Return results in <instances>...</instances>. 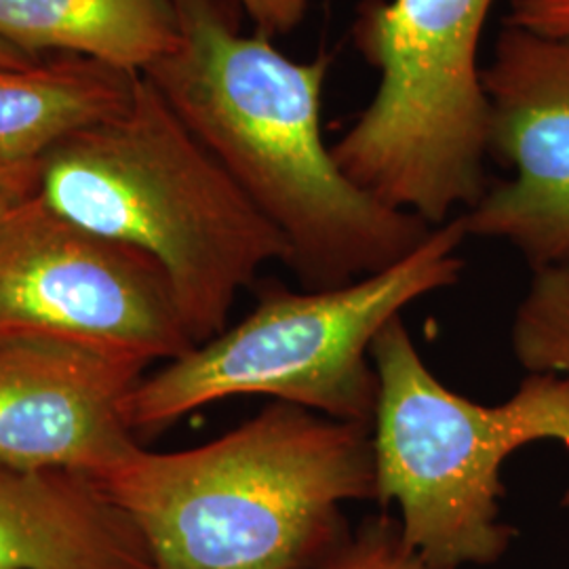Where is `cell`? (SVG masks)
<instances>
[{
    "mask_svg": "<svg viewBox=\"0 0 569 569\" xmlns=\"http://www.w3.org/2000/svg\"><path fill=\"white\" fill-rule=\"evenodd\" d=\"M173 4L180 41L143 77L281 232L302 289L380 272L427 239L432 226L336 163L323 138L326 51L291 60L264 34H244L234 0Z\"/></svg>",
    "mask_w": 569,
    "mask_h": 569,
    "instance_id": "cell-1",
    "label": "cell"
},
{
    "mask_svg": "<svg viewBox=\"0 0 569 569\" xmlns=\"http://www.w3.org/2000/svg\"><path fill=\"white\" fill-rule=\"evenodd\" d=\"M93 483L142 536L152 569H326L376 502L371 427L272 401L199 448L133 449Z\"/></svg>",
    "mask_w": 569,
    "mask_h": 569,
    "instance_id": "cell-2",
    "label": "cell"
},
{
    "mask_svg": "<svg viewBox=\"0 0 569 569\" xmlns=\"http://www.w3.org/2000/svg\"><path fill=\"white\" fill-rule=\"evenodd\" d=\"M37 197L63 220L157 260L194 346L228 327L262 268L289 262L281 232L143 74L122 114L42 159Z\"/></svg>",
    "mask_w": 569,
    "mask_h": 569,
    "instance_id": "cell-3",
    "label": "cell"
},
{
    "mask_svg": "<svg viewBox=\"0 0 569 569\" xmlns=\"http://www.w3.org/2000/svg\"><path fill=\"white\" fill-rule=\"evenodd\" d=\"M467 230L456 216L406 258L352 283L291 289L264 281L251 312L148 373L129 399L140 437L232 397H268L371 427L378 373L371 348L409 306L458 283Z\"/></svg>",
    "mask_w": 569,
    "mask_h": 569,
    "instance_id": "cell-4",
    "label": "cell"
},
{
    "mask_svg": "<svg viewBox=\"0 0 569 569\" xmlns=\"http://www.w3.org/2000/svg\"><path fill=\"white\" fill-rule=\"evenodd\" d=\"M371 359L376 505L399 509L407 545L435 569L498 563L517 538L500 517L502 467L531 443L569 451V380L528 373L507 401H472L435 376L403 317L382 329ZM561 505L569 510V488Z\"/></svg>",
    "mask_w": 569,
    "mask_h": 569,
    "instance_id": "cell-5",
    "label": "cell"
},
{
    "mask_svg": "<svg viewBox=\"0 0 569 569\" xmlns=\"http://www.w3.org/2000/svg\"><path fill=\"white\" fill-rule=\"evenodd\" d=\"M496 0H366L357 51L380 74L366 110L331 146L346 176L428 226L488 190V100L479 49Z\"/></svg>",
    "mask_w": 569,
    "mask_h": 569,
    "instance_id": "cell-6",
    "label": "cell"
},
{
    "mask_svg": "<svg viewBox=\"0 0 569 569\" xmlns=\"http://www.w3.org/2000/svg\"><path fill=\"white\" fill-rule=\"evenodd\" d=\"M56 336L173 361L194 342L163 268L41 203L0 228V338Z\"/></svg>",
    "mask_w": 569,
    "mask_h": 569,
    "instance_id": "cell-7",
    "label": "cell"
},
{
    "mask_svg": "<svg viewBox=\"0 0 569 569\" xmlns=\"http://www.w3.org/2000/svg\"><path fill=\"white\" fill-rule=\"evenodd\" d=\"M481 81L488 157L515 176L460 213L467 237L510 244L531 270L569 264V37L505 21Z\"/></svg>",
    "mask_w": 569,
    "mask_h": 569,
    "instance_id": "cell-8",
    "label": "cell"
},
{
    "mask_svg": "<svg viewBox=\"0 0 569 569\" xmlns=\"http://www.w3.org/2000/svg\"><path fill=\"white\" fill-rule=\"evenodd\" d=\"M142 357L56 336L0 338V462L96 479L142 446L129 399Z\"/></svg>",
    "mask_w": 569,
    "mask_h": 569,
    "instance_id": "cell-9",
    "label": "cell"
},
{
    "mask_svg": "<svg viewBox=\"0 0 569 569\" xmlns=\"http://www.w3.org/2000/svg\"><path fill=\"white\" fill-rule=\"evenodd\" d=\"M0 569H152L142 536L93 479L0 462Z\"/></svg>",
    "mask_w": 569,
    "mask_h": 569,
    "instance_id": "cell-10",
    "label": "cell"
},
{
    "mask_svg": "<svg viewBox=\"0 0 569 569\" xmlns=\"http://www.w3.org/2000/svg\"><path fill=\"white\" fill-rule=\"evenodd\" d=\"M140 72L81 56L0 66V171H32L66 138L122 114Z\"/></svg>",
    "mask_w": 569,
    "mask_h": 569,
    "instance_id": "cell-11",
    "label": "cell"
},
{
    "mask_svg": "<svg viewBox=\"0 0 569 569\" xmlns=\"http://www.w3.org/2000/svg\"><path fill=\"white\" fill-rule=\"evenodd\" d=\"M0 39L34 60L66 53L143 74L180 28L173 0H0Z\"/></svg>",
    "mask_w": 569,
    "mask_h": 569,
    "instance_id": "cell-12",
    "label": "cell"
},
{
    "mask_svg": "<svg viewBox=\"0 0 569 569\" xmlns=\"http://www.w3.org/2000/svg\"><path fill=\"white\" fill-rule=\"evenodd\" d=\"M510 348L526 373L569 380V264L533 270L512 317Z\"/></svg>",
    "mask_w": 569,
    "mask_h": 569,
    "instance_id": "cell-13",
    "label": "cell"
},
{
    "mask_svg": "<svg viewBox=\"0 0 569 569\" xmlns=\"http://www.w3.org/2000/svg\"><path fill=\"white\" fill-rule=\"evenodd\" d=\"M326 569H435L411 549L397 517L385 510L352 529L342 550Z\"/></svg>",
    "mask_w": 569,
    "mask_h": 569,
    "instance_id": "cell-14",
    "label": "cell"
},
{
    "mask_svg": "<svg viewBox=\"0 0 569 569\" xmlns=\"http://www.w3.org/2000/svg\"><path fill=\"white\" fill-rule=\"evenodd\" d=\"M253 23V32L268 39L291 34L306 20L315 0H234Z\"/></svg>",
    "mask_w": 569,
    "mask_h": 569,
    "instance_id": "cell-15",
    "label": "cell"
},
{
    "mask_svg": "<svg viewBox=\"0 0 569 569\" xmlns=\"http://www.w3.org/2000/svg\"><path fill=\"white\" fill-rule=\"evenodd\" d=\"M505 21L540 34L569 37V0H512Z\"/></svg>",
    "mask_w": 569,
    "mask_h": 569,
    "instance_id": "cell-16",
    "label": "cell"
},
{
    "mask_svg": "<svg viewBox=\"0 0 569 569\" xmlns=\"http://www.w3.org/2000/svg\"><path fill=\"white\" fill-rule=\"evenodd\" d=\"M39 169L32 171H0V228L20 209L37 197Z\"/></svg>",
    "mask_w": 569,
    "mask_h": 569,
    "instance_id": "cell-17",
    "label": "cell"
},
{
    "mask_svg": "<svg viewBox=\"0 0 569 569\" xmlns=\"http://www.w3.org/2000/svg\"><path fill=\"white\" fill-rule=\"evenodd\" d=\"M37 61L41 60H34V58L21 53L20 49H16L13 44L0 39V66H30V63H37Z\"/></svg>",
    "mask_w": 569,
    "mask_h": 569,
    "instance_id": "cell-18",
    "label": "cell"
}]
</instances>
